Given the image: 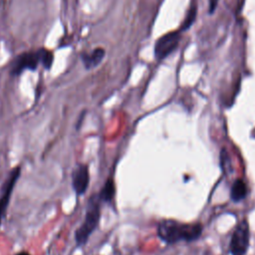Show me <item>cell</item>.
I'll return each mask as SVG.
<instances>
[{
	"label": "cell",
	"mask_w": 255,
	"mask_h": 255,
	"mask_svg": "<svg viewBox=\"0 0 255 255\" xmlns=\"http://www.w3.org/2000/svg\"><path fill=\"white\" fill-rule=\"evenodd\" d=\"M201 224H185L175 220H162L157 226L158 237L166 243H175L178 241H193L201 235Z\"/></svg>",
	"instance_id": "cell-1"
},
{
	"label": "cell",
	"mask_w": 255,
	"mask_h": 255,
	"mask_svg": "<svg viewBox=\"0 0 255 255\" xmlns=\"http://www.w3.org/2000/svg\"><path fill=\"white\" fill-rule=\"evenodd\" d=\"M100 205L101 200L99 196H93L90 198L86 209L85 219L81 226L75 231V240L78 246L86 244L90 235L98 227L101 217Z\"/></svg>",
	"instance_id": "cell-2"
},
{
	"label": "cell",
	"mask_w": 255,
	"mask_h": 255,
	"mask_svg": "<svg viewBox=\"0 0 255 255\" xmlns=\"http://www.w3.org/2000/svg\"><path fill=\"white\" fill-rule=\"evenodd\" d=\"M249 246V226L246 220L240 221L235 227L229 245L232 255H245Z\"/></svg>",
	"instance_id": "cell-3"
},
{
	"label": "cell",
	"mask_w": 255,
	"mask_h": 255,
	"mask_svg": "<svg viewBox=\"0 0 255 255\" xmlns=\"http://www.w3.org/2000/svg\"><path fill=\"white\" fill-rule=\"evenodd\" d=\"M44 48H41L37 51L32 52H25L20 54L12 63L11 74L13 76L20 75L24 70H31L34 71L37 69L38 65L42 64V57H43Z\"/></svg>",
	"instance_id": "cell-4"
},
{
	"label": "cell",
	"mask_w": 255,
	"mask_h": 255,
	"mask_svg": "<svg viewBox=\"0 0 255 255\" xmlns=\"http://www.w3.org/2000/svg\"><path fill=\"white\" fill-rule=\"evenodd\" d=\"M180 40V33L172 31L161 36L154 45V56L157 60L166 58L178 46Z\"/></svg>",
	"instance_id": "cell-5"
},
{
	"label": "cell",
	"mask_w": 255,
	"mask_h": 255,
	"mask_svg": "<svg viewBox=\"0 0 255 255\" xmlns=\"http://www.w3.org/2000/svg\"><path fill=\"white\" fill-rule=\"evenodd\" d=\"M20 172H21L20 167H15L13 170H11L9 176L7 177L5 183L3 184L1 194H0V225L3 221V218L6 215V210L9 205L11 194L14 189L15 183L20 175Z\"/></svg>",
	"instance_id": "cell-6"
},
{
	"label": "cell",
	"mask_w": 255,
	"mask_h": 255,
	"mask_svg": "<svg viewBox=\"0 0 255 255\" xmlns=\"http://www.w3.org/2000/svg\"><path fill=\"white\" fill-rule=\"evenodd\" d=\"M90 183V172L88 165L78 164L72 172V186L77 195L84 194Z\"/></svg>",
	"instance_id": "cell-7"
},
{
	"label": "cell",
	"mask_w": 255,
	"mask_h": 255,
	"mask_svg": "<svg viewBox=\"0 0 255 255\" xmlns=\"http://www.w3.org/2000/svg\"><path fill=\"white\" fill-rule=\"evenodd\" d=\"M106 56V51L103 48H96L91 53L82 54L81 58L83 64L87 70L96 68L99 66Z\"/></svg>",
	"instance_id": "cell-8"
},
{
	"label": "cell",
	"mask_w": 255,
	"mask_h": 255,
	"mask_svg": "<svg viewBox=\"0 0 255 255\" xmlns=\"http://www.w3.org/2000/svg\"><path fill=\"white\" fill-rule=\"evenodd\" d=\"M247 195V185L242 179H236L230 189V197L233 201L238 202L244 199Z\"/></svg>",
	"instance_id": "cell-9"
},
{
	"label": "cell",
	"mask_w": 255,
	"mask_h": 255,
	"mask_svg": "<svg viewBox=\"0 0 255 255\" xmlns=\"http://www.w3.org/2000/svg\"><path fill=\"white\" fill-rule=\"evenodd\" d=\"M115 194H116L115 182L112 178H109V179H107L106 183L104 184V186L101 189L98 196H99L101 202H111V201H113Z\"/></svg>",
	"instance_id": "cell-10"
},
{
	"label": "cell",
	"mask_w": 255,
	"mask_h": 255,
	"mask_svg": "<svg viewBox=\"0 0 255 255\" xmlns=\"http://www.w3.org/2000/svg\"><path fill=\"white\" fill-rule=\"evenodd\" d=\"M195 15H196V8H195V6H192V7H190V9H189V11L187 13L186 18H185V20L182 23V29L183 30L188 29L192 25V23H193V21L195 19Z\"/></svg>",
	"instance_id": "cell-11"
},
{
	"label": "cell",
	"mask_w": 255,
	"mask_h": 255,
	"mask_svg": "<svg viewBox=\"0 0 255 255\" xmlns=\"http://www.w3.org/2000/svg\"><path fill=\"white\" fill-rule=\"evenodd\" d=\"M53 60H54V56L53 53L47 49L44 48L43 51V57H42V65L46 70H49L52 67L53 64Z\"/></svg>",
	"instance_id": "cell-12"
},
{
	"label": "cell",
	"mask_w": 255,
	"mask_h": 255,
	"mask_svg": "<svg viewBox=\"0 0 255 255\" xmlns=\"http://www.w3.org/2000/svg\"><path fill=\"white\" fill-rule=\"evenodd\" d=\"M218 0H209V12L213 13V11L216 9Z\"/></svg>",
	"instance_id": "cell-13"
},
{
	"label": "cell",
	"mask_w": 255,
	"mask_h": 255,
	"mask_svg": "<svg viewBox=\"0 0 255 255\" xmlns=\"http://www.w3.org/2000/svg\"><path fill=\"white\" fill-rule=\"evenodd\" d=\"M16 255H30L28 252H25V251H23V252H19V253H17Z\"/></svg>",
	"instance_id": "cell-14"
}]
</instances>
